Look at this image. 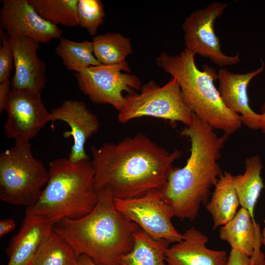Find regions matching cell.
I'll list each match as a JSON object with an SVG mask.
<instances>
[{"label": "cell", "mask_w": 265, "mask_h": 265, "mask_svg": "<svg viewBox=\"0 0 265 265\" xmlns=\"http://www.w3.org/2000/svg\"><path fill=\"white\" fill-rule=\"evenodd\" d=\"M180 133L189 138L190 156L184 166L171 169L159 191L174 217L192 221L201 205L209 201L212 188L223 173L218 161L228 136H219L194 114Z\"/></svg>", "instance_id": "obj_2"}, {"label": "cell", "mask_w": 265, "mask_h": 265, "mask_svg": "<svg viewBox=\"0 0 265 265\" xmlns=\"http://www.w3.org/2000/svg\"><path fill=\"white\" fill-rule=\"evenodd\" d=\"M77 265H97L89 257L81 255L78 257Z\"/></svg>", "instance_id": "obj_32"}, {"label": "cell", "mask_w": 265, "mask_h": 265, "mask_svg": "<svg viewBox=\"0 0 265 265\" xmlns=\"http://www.w3.org/2000/svg\"><path fill=\"white\" fill-rule=\"evenodd\" d=\"M265 67L264 62L261 59L260 67L246 73H235L226 68L218 70L217 89L223 102L229 110L241 116H251L256 113L249 106L247 88L252 80L261 74Z\"/></svg>", "instance_id": "obj_18"}, {"label": "cell", "mask_w": 265, "mask_h": 265, "mask_svg": "<svg viewBox=\"0 0 265 265\" xmlns=\"http://www.w3.org/2000/svg\"><path fill=\"white\" fill-rule=\"evenodd\" d=\"M49 178L37 202L26 209L54 224L63 218L77 219L95 207L98 196L94 171L89 160L74 163L58 158L49 163Z\"/></svg>", "instance_id": "obj_5"}, {"label": "cell", "mask_w": 265, "mask_h": 265, "mask_svg": "<svg viewBox=\"0 0 265 265\" xmlns=\"http://www.w3.org/2000/svg\"><path fill=\"white\" fill-rule=\"evenodd\" d=\"M50 112V121L64 122L71 129L63 134L64 138L72 136L73 139L68 158L74 163L90 159L85 152V145L87 140L99 130L97 116L84 102L74 100L64 101Z\"/></svg>", "instance_id": "obj_13"}, {"label": "cell", "mask_w": 265, "mask_h": 265, "mask_svg": "<svg viewBox=\"0 0 265 265\" xmlns=\"http://www.w3.org/2000/svg\"><path fill=\"white\" fill-rule=\"evenodd\" d=\"M16 227V222L12 218H6L0 221V237L12 231Z\"/></svg>", "instance_id": "obj_31"}, {"label": "cell", "mask_w": 265, "mask_h": 265, "mask_svg": "<svg viewBox=\"0 0 265 265\" xmlns=\"http://www.w3.org/2000/svg\"><path fill=\"white\" fill-rule=\"evenodd\" d=\"M243 174L233 176V185L239 205L250 213L255 225H258L254 218V210L262 190L265 188L261 176L263 164L258 155L246 158Z\"/></svg>", "instance_id": "obj_19"}, {"label": "cell", "mask_w": 265, "mask_h": 265, "mask_svg": "<svg viewBox=\"0 0 265 265\" xmlns=\"http://www.w3.org/2000/svg\"><path fill=\"white\" fill-rule=\"evenodd\" d=\"M233 177L231 173L223 172L214 186L211 199L206 204V209L212 218L214 229L232 219L240 205Z\"/></svg>", "instance_id": "obj_20"}, {"label": "cell", "mask_w": 265, "mask_h": 265, "mask_svg": "<svg viewBox=\"0 0 265 265\" xmlns=\"http://www.w3.org/2000/svg\"><path fill=\"white\" fill-rule=\"evenodd\" d=\"M219 237L231 249L249 257L251 265H257L262 253V235L259 225L253 223L249 212L241 207L234 217L220 227Z\"/></svg>", "instance_id": "obj_17"}, {"label": "cell", "mask_w": 265, "mask_h": 265, "mask_svg": "<svg viewBox=\"0 0 265 265\" xmlns=\"http://www.w3.org/2000/svg\"><path fill=\"white\" fill-rule=\"evenodd\" d=\"M90 149L95 191L108 189L119 199L160 189L182 154L179 150L169 152L141 133Z\"/></svg>", "instance_id": "obj_1"}, {"label": "cell", "mask_w": 265, "mask_h": 265, "mask_svg": "<svg viewBox=\"0 0 265 265\" xmlns=\"http://www.w3.org/2000/svg\"><path fill=\"white\" fill-rule=\"evenodd\" d=\"M228 4L214 1L196 10L187 17L182 25L186 48L209 59L220 67L234 65L240 61L238 53L230 56L223 53L214 25Z\"/></svg>", "instance_id": "obj_9"}, {"label": "cell", "mask_w": 265, "mask_h": 265, "mask_svg": "<svg viewBox=\"0 0 265 265\" xmlns=\"http://www.w3.org/2000/svg\"><path fill=\"white\" fill-rule=\"evenodd\" d=\"M8 118L4 125L7 137L30 141L51 118L42 101L41 92L11 89L6 106Z\"/></svg>", "instance_id": "obj_11"}, {"label": "cell", "mask_w": 265, "mask_h": 265, "mask_svg": "<svg viewBox=\"0 0 265 265\" xmlns=\"http://www.w3.org/2000/svg\"><path fill=\"white\" fill-rule=\"evenodd\" d=\"M54 225L26 209L21 228L6 249L9 257L7 265H31L40 246L53 231Z\"/></svg>", "instance_id": "obj_16"}, {"label": "cell", "mask_w": 265, "mask_h": 265, "mask_svg": "<svg viewBox=\"0 0 265 265\" xmlns=\"http://www.w3.org/2000/svg\"><path fill=\"white\" fill-rule=\"evenodd\" d=\"M261 235L262 244L265 246V228L263 229L262 232H261Z\"/></svg>", "instance_id": "obj_34"}, {"label": "cell", "mask_w": 265, "mask_h": 265, "mask_svg": "<svg viewBox=\"0 0 265 265\" xmlns=\"http://www.w3.org/2000/svg\"><path fill=\"white\" fill-rule=\"evenodd\" d=\"M241 122L249 129L259 130L265 134V103L261 108V113H257L253 116L242 118Z\"/></svg>", "instance_id": "obj_28"}, {"label": "cell", "mask_w": 265, "mask_h": 265, "mask_svg": "<svg viewBox=\"0 0 265 265\" xmlns=\"http://www.w3.org/2000/svg\"><path fill=\"white\" fill-rule=\"evenodd\" d=\"M0 26L8 36L29 37L39 43L61 39L57 26L43 19L28 0H3Z\"/></svg>", "instance_id": "obj_12"}, {"label": "cell", "mask_w": 265, "mask_h": 265, "mask_svg": "<svg viewBox=\"0 0 265 265\" xmlns=\"http://www.w3.org/2000/svg\"><path fill=\"white\" fill-rule=\"evenodd\" d=\"M133 238L132 249L120 257L119 265H167L166 253L169 242L155 238L140 228Z\"/></svg>", "instance_id": "obj_21"}, {"label": "cell", "mask_w": 265, "mask_h": 265, "mask_svg": "<svg viewBox=\"0 0 265 265\" xmlns=\"http://www.w3.org/2000/svg\"><path fill=\"white\" fill-rule=\"evenodd\" d=\"M96 192L97 203L89 213L77 219L63 218L53 231L78 256L86 255L97 265H119L120 257L132 249L133 234L139 227L116 209L109 189Z\"/></svg>", "instance_id": "obj_3"}, {"label": "cell", "mask_w": 265, "mask_h": 265, "mask_svg": "<svg viewBox=\"0 0 265 265\" xmlns=\"http://www.w3.org/2000/svg\"><path fill=\"white\" fill-rule=\"evenodd\" d=\"M195 54L185 48L172 55L162 53L156 62L177 80L184 101L192 112L214 130L229 136L241 127V116L225 106L214 84L217 73L207 65L200 70L195 62Z\"/></svg>", "instance_id": "obj_4"}, {"label": "cell", "mask_w": 265, "mask_h": 265, "mask_svg": "<svg viewBox=\"0 0 265 265\" xmlns=\"http://www.w3.org/2000/svg\"><path fill=\"white\" fill-rule=\"evenodd\" d=\"M182 239L169 247L166 253L167 265H226L224 250L208 248L209 238L195 227L186 230Z\"/></svg>", "instance_id": "obj_15"}, {"label": "cell", "mask_w": 265, "mask_h": 265, "mask_svg": "<svg viewBox=\"0 0 265 265\" xmlns=\"http://www.w3.org/2000/svg\"><path fill=\"white\" fill-rule=\"evenodd\" d=\"M193 114L184 101L178 82L172 77L162 86L150 80L142 85L140 93L126 95L118 119L125 123L134 118L153 117L180 122L187 126Z\"/></svg>", "instance_id": "obj_7"}, {"label": "cell", "mask_w": 265, "mask_h": 265, "mask_svg": "<svg viewBox=\"0 0 265 265\" xmlns=\"http://www.w3.org/2000/svg\"><path fill=\"white\" fill-rule=\"evenodd\" d=\"M77 14L79 26L92 36L97 34L106 17L103 4L100 0H79Z\"/></svg>", "instance_id": "obj_26"}, {"label": "cell", "mask_w": 265, "mask_h": 265, "mask_svg": "<svg viewBox=\"0 0 265 265\" xmlns=\"http://www.w3.org/2000/svg\"><path fill=\"white\" fill-rule=\"evenodd\" d=\"M94 53L102 64L114 65L126 62L132 53L130 39L119 33L108 32L92 38Z\"/></svg>", "instance_id": "obj_23"}, {"label": "cell", "mask_w": 265, "mask_h": 265, "mask_svg": "<svg viewBox=\"0 0 265 265\" xmlns=\"http://www.w3.org/2000/svg\"><path fill=\"white\" fill-rule=\"evenodd\" d=\"M14 55L12 89L41 92L47 83L46 65L38 56L40 43L25 36H8Z\"/></svg>", "instance_id": "obj_14"}, {"label": "cell", "mask_w": 265, "mask_h": 265, "mask_svg": "<svg viewBox=\"0 0 265 265\" xmlns=\"http://www.w3.org/2000/svg\"><path fill=\"white\" fill-rule=\"evenodd\" d=\"M0 48V82L8 80L12 69L14 55L8 37L1 34Z\"/></svg>", "instance_id": "obj_27"}, {"label": "cell", "mask_w": 265, "mask_h": 265, "mask_svg": "<svg viewBox=\"0 0 265 265\" xmlns=\"http://www.w3.org/2000/svg\"><path fill=\"white\" fill-rule=\"evenodd\" d=\"M264 222L265 223V220H264Z\"/></svg>", "instance_id": "obj_35"}, {"label": "cell", "mask_w": 265, "mask_h": 265, "mask_svg": "<svg viewBox=\"0 0 265 265\" xmlns=\"http://www.w3.org/2000/svg\"><path fill=\"white\" fill-rule=\"evenodd\" d=\"M55 51L66 68L76 73L102 64L94 55L92 41L76 42L62 38Z\"/></svg>", "instance_id": "obj_24"}, {"label": "cell", "mask_w": 265, "mask_h": 265, "mask_svg": "<svg viewBox=\"0 0 265 265\" xmlns=\"http://www.w3.org/2000/svg\"><path fill=\"white\" fill-rule=\"evenodd\" d=\"M15 141L0 155V199L28 208L39 199L49 180V170L33 155L29 141Z\"/></svg>", "instance_id": "obj_6"}, {"label": "cell", "mask_w": 265, "mask_h": 265, "mask_svg": "<svg viewBox=\"0 0 265 265\" xmlns=\"http://www.w3.org/2000/svg\"><path fill=\"white\" fill-rule=\"evenodd\" d=\"M78 257L72 247L53 229L40 246L31 265H77Z\"/></svg>", "instance_id": "obj_22"}, {"label": "cell", "mask_w": 265, "mask_h": 265, "mask_svg": "<svg viewBox=\"0 0 265 265\" xmlns=\"http://www.w3.org/2000/svg\"><path fill=\"white\" fill-rule=\"evenodd\" d=\"M257 265H265V258L264 254L263 252L261 253L259 259L258 261Z\"/></svg>", "instance_id": "obj_33"}, {"label": "cell", "mask_w": 265, "mask_h": 265, "mask_svg": "<svg viewBox=\"0 0 265 265\" xmlns=\"http://www.w3.org/2000/svg\"><path fill=\"white\" fill-rule=\"evenodd\" d=\"M116 209L152 237L176 243L183 235L172 222L174 213L159 190L131 199H114Z\"/></svg>", "instance_id": "obj_10"}, {"label": "cell", "mask_w": 265, "mask_h": 265, "mask_svg": "<svg viewBox=\"0 0 265 265\" xmlns=\"http://www.w3.org/2000/svg\"><path fill=\"white\" fill-rule=\"evenodd\" d=\"M11 83L8 80L0 82V113L5 110L6 104L12 89Z\"/></svg>", "instance_id": "obj_30"}, {"label": "cell", "mask_w": 265, "mask_h": 265, "mask_svg": "<svg viewBox=\"0 0 265 265\" xmlns=\"http://www.w3.org/2000/svg\"><path fill=\"white\" fill-rule=\"evenodd\" d=\"M45 20L57 26H79L77 14L79 0H28Z\"/></svg>", "instance_id": "obj_25"}, {"label": "cell", "mask_w": 265, "mask_h": 265, "mask_svg": "<svg viewBox=\"0 0 265 265\" xmlns=\"http://www.w3.org/2000/svg\"><path fill=\"white\" fill-rule=\"evenodd\" d=\"M226 265H251L250 257L231 249Z\"/></svg>", "instance_id": "obj_29"}, {"label": "cell", "mask_w": 265, "mask_h": 265, "mask_svg": "<svg viewBox=\"0 0 265 265\" xmlns=\"http://www.w3.org/2000/svg\"><path fill=\"white\" fill-rule=\"evenodd\" d=\"M131 72L128 63L114 65L100 64L84 69L75 76L80 89L94 104L110 105L120 111L124 105L123 93H135L142 84Z\"/></svg>", "instance_id": "obj_8"}]
</instances>
